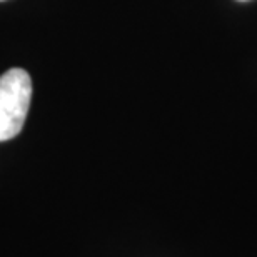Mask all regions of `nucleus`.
I'll return each instance as SVG.
<instances>
[{
    "label": "nucleus",
    "mask_w": 257,
    "mask_h": 257,
    "mask_svg": "<svg viewBox=\"0 0 257 257\" xmlns=\"http://www.w3.org/2000/svg\"><path fill=\"white\" fill-rule=\"evenodd\" d=\"M32 82L24 69H10L0 75V142L14 139L27 119Z\"/></svg>",
    "instance_id": "1"
},
{
    "label": "nucleus",
    "mask_w": 257,
    "mask_h": 257,
    "mask_svg": "<svg viewBox=\"0 0 257 257\" xmlns=\"http://www.w3.org/2000/svg\"><path fill=\"white\" fill-rule=\"evenodd\" d=\"M239 2H245V0H239Z\"/></svg>",
    "instance_id": "2"
}]
</instances>
